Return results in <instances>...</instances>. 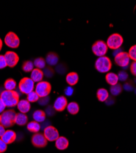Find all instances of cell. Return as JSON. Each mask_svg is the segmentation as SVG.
I'll list each match as a JSON object with an SVG mask.
<instances>
[{"instance_id":"ffe728a7","label":"cell","mask_w":136,"mask_h":153,"mask_svg":"<svg viewBox=\"0 0 136 153\" xmlns=\"http://www.w3.org/2000/svg\"><path fill=\"white\" fill-rule=\"evenodd\" d=\"M28 121V118L26 114H24L20 112L16 114L15 124L18 126H24L25 124H27Z\"/></svg>"},{"instance_id":"cb8c5ba5","label":"cell","mask_w":136,"mask_h":153,"mask_svg":"<svg viewBox=\"0 0 136 153\" xmlns=\"http://www.w3.org/2000/svg\"><path fill=\"white\" fill-rule=\"evenodd\" d=\"M67 110L69 113L73 115H75L79 111V106L78 104L75 102H71L68 104L67 106Z\"/></svg>"},{"instance_id":"5bb4252c","label":"cell","mask_w":136,"mask_h":153,"mask_svg":"<svg viewBox=\"0 0 136 153\" xmlns=\"http://www.w3.org/2000/svg\"><path fill=\"white\" fill-rule=\"evenodd\" d=\"M17 138L16 133L12 130H7L5 131L2 137L0 138L6 144H11L14 143Z\"/></svg>"},{"instance_id":"7a4b0ae2","label":"cell","mask_w":136,"mask_h":153,"mask_svg":"<svg viewBox=\"0 0 136 153\" xmlns=\"http://www.w3.org/2000/svg\"><path fill=\"white\" fill-rule=\"evenodd\" d=\"M16 112L14 110H4L1 114V122L0 124L4 126L5 128L14 126L15 124V120L16 117Z\"/></svg>"},{"instance_id":"6da1fadb","label":"cell","mask_w":136,"mask_h":153,"mask_svg":"<svg viewBox=\"0 0 136 153\" xmlns=\"http://www.w3.org/2000/svg\"><path fill=\"white\" fill-rule=\"evenodd\" d=\"M1 99L6 107H14L17 106L20 100V96L15 91L4 90L0 94Z\"/></svg>"},{"instance_id":"d590c367","label":"cell","mask_w":136,"mask_h":153,"mask_svg":"<svg viewBox=\"0 0 136 153\" xmlns=\"http://www.w3.org/2000/svg\"><path fill=\"white\" fill-rule=\"evenodd\" d=\"M7 148V145H6L3 140L0 138V153L6 152Z\"/></svg>"},{"instance_id":"9c48e42d","label":"cell","mask_w":136,"mask_h":153,"mask_svg":"<svg viewBox=\"0 0 136 153\" xmlns=\"http://www.w3.org/2000/svg\"><path fill=\"white\" fill-rule=\"evenodd\" d=\"M130 58L127 52H121L115 56L114 61L116 65L121 68H127L130 62Z\"/></svg>"},{"instance_id":"52a82bcc","label":"cell","mask_w":136,"mask_h":153,"mask_svg":"<svg viewBox=\"0 0 136 153\" xmlns=\"http://www.w3.org/2000/svg\"><path fill=\"white\" fill-rule=\"evenodd\" d=\"M93 53L98 57L105 56L107 52L108 47L106 43L103 41L99 40L96 41L92 47Z\"/></svg>"},{"instance_id":"83f0119b","label":"cell","mask_w":136,"mask_h":153,"mask_svg":"<svg viewBox=\"0 0 136 153\" xmlns=\"http://www.w3.org/2000/svg\"><path fill=\"white\" fill-rule=\"evenodd\" d=\"M33 64L34 66L39 69H44L46 66V61L42 58H37L35 59Z\"/></svg>"},{"instance_id":"2e32d148","label":"cell","mask_w":136,"mask_h":153,"mask_svg":"<svg viewBox=\"0 0 136 153\" xmlns=\"http://www.w3.org/2000/svg\"><path fill=\"white\" fill-rule=\"evenodd\" d=\"M17 106L20 112L24 114H26V113H28L31 109L30 102H29L27 100L25 99L20 100Z\"/></svg>"},{"instance_id":"7dc6e473","label":"cell","mask_w":136,"mask_h":153,"mask_svg":"<svg viewBox=\"0 0 136 153\" xmlns=\"http://www.w3.org/2000/svg\"><path fill=\"white\" fill-rule=\"evenodd\" d=\"M0 122H1V116H0Z\"/></svg>"},{"instance_id":"7c38bea8","label":"cell","mask_w":136,"mask_h":153,"mask_svg":"<svg viewBox=\"0 0 136 153\" xmlns=\"http://www.w3.org/2000/svg\"><path fill=\"white\" fill-rule=\"evenodd\" d=\"M4 56L7 66L9 68H14L17 66L20 59L17 53L12 52V51H8V52H6Z\"/></svg>"},{"instance_id":"836d02e7","label":"cell","mask_w":136,"mask_h":153,"mask_svg":"<svg viewBox=\"0 0 136 153\" xmlns=\"http://www.w3.org/2000/svg\"><path fill=\"white\" fill-rule=\"evenodd\" d=\"M49 101V97L48 96H46L44 97H40L38 100V102L41 105H45L48 104Z\"/></svg>"},{"instance_id":"f546056e","label":"cell","mask_w":136,"mask_h":153,"mask_svg":"<svg viewBox=\"0 0 136 153\" xmlns=\"http://www.w3.org/2000/svg\"><path fill=\"white\" fill-rule=\"evenodd\" d=\"M39 96L34 91H32L27 94V100L29 102H35L39 100Z\"/></svg>"},{"instance_id":"44dd1931","label":"cell","mask_w":136,"mask_h":153,"mask_svg":"<svg viewBox=\"0 0 136 153\" xmlns=\"http://www.w3.org/2000/svg\"><path fill=\"white\" fill-rule=\"evenodd\" d=\"M33 119L37 123H42L46 119V113L41 110H37L33 113Z\"/></svg>"},{"instance_id":"484cf974","label":"cell","mask_w":136,"mask_h":153,"mask_svg":"<svg viewBox=\"0 0 136 153\" xmlns=\"http://www.w3.org/2000/svg\"><path fill=\"white\" fill-rule=\"evenodd\" d=\"M16 86L17 83L15 80H14L13 79H7L4 83V87L5 90L7 91H14V90L16 88Z\"/></svg>"},{"instance_id":"8fae6325","label":"cell","mask_w":136,"mask_h":153,"mask_svg":"<svg viewBox=\"0 0 136 153\" xmlns=\"http://www.w3.org/2000/svg\"><path fill=\"white\" fill-rule=\"evenodd\" d=\"M31 142L34 146L38 148H44L48 143V141L43 134L41 133H35L34 134L31 138Z\"/></svg>"},{"instance_id":"5b68a950","label":"cell","mask_w":136,"mask_h":153,"mask_svg":"<svg viewBox=\"0 0 136 153\" xmlns=\"http://www.w3.org/2000/svg\"><path fill=\"white\" fill-rule=\"evenodd\" d=\"M51 91V85L48 82L41 81L36 85L35 92L37 94L39 97L48 96Z\"/></svg>"},{"instance_id":"bcb514c9","label":"cell","mask_w":136,"mask_h":153,"mask_svg":"<svg viewBox=\"0 0 136 153\" xmlns=\"http://www.w3.org/2000/svg\"><path fill=\"white\" fill-rule=\"evenodd\" d=\"M3 47V41L1 40V38H0V51L1 50Z\"/></svg>"},{"instance_id":"ac0fdd59","label":"cell","mask_w":136,"mask_h":153,"mask_svg":"<svg viewBox=\"0 0 136 153\" xmlns=\"http://www.w3.org/2000/svg\"><path fill=\"white\" fill-rule=\"evenodd\" d=\"M79 81V75L77 73L71 72L66 76V82L70 86H74L78 83Z\"/></svg>"},{"instance_id":"9a60e30c","label":"cell","mask_w":136,"mask_h":153,"mask_svg":"<svg viewBox=\"0 0 136 153\" xmlns=\"http://www.w3.org/2000/svg\"><path fill=\"white\" fill-rule=\"evenodd\" d=\"M55 145L59 150H65L69 146V142L67 138L64 137H59L55 141Z\"/></svg>"},{"instance_id":"4dcf8cb0","label":"cell","mask_w":136,"mask_h":153,"mask_svg":"<svg viewBox=\"0 0 136 153\" xmlns=\"http://www.w3.org/2000/svg\"><path fill=\"white\" fill-rule=\"evenodd\" d=\"M135 52H136V46L134 45L130 48V49L129 50V52L128 53L130 59H132L134 61H135L136 60Z\"/></svg>"},{"instance_id":"ee69618b","label":"cell","mask_w":136,"mask_h":153,"mask_svg":"<svg viewBox=\"0 0 136 153\" xmlns=\"http://www.w3.org/2000/svg\"><path fill=\"white\" fill-rule=\"evenodd\" d=\"M5 131H6L5 127L3 126L1 124H0V138L2 137V135L4 134Z\"/></svg>"},{"instance_id":"f1b7e54d","label":"cell","mask_w":136,"mask_h":153,"mask_svg":"<svg viewBox=\"0 0 136 153\" xmlns=\"http://www.w3.org/2000/svg\"><path fill=\"white\" fill-rule=\"evenodd\" d=\"M34 64L31 61H24L22 65V69L25 72H30L34 69Z\"/></svg>"},{"instance_id":"603a6c76","label":"cell","mask_w":136,"mask_h":153,"mask_svg":"<svg viewBox=\"0 0 136 153\" xmlns=\"http://www.w3.org/2000/svg\"><path fill=\"white\" fill-rule=\"evenodd\" d=\"M96 97L99 101L105 102L109 97V92L104 88H100L96 92Z\"/></svg>"},{"instance_id":"74e56055","label":"cell","mask_w":136,"mask_h":153,"mask_svg":"<svg viewBox=\"0 0 136 153\" xmlns=\"http://www.w3.org/2000/svg\"><path fill=\"white\" fill-rule=\"evenodd\" d=\"M74 92L73 88L71 86H68L67 88H65V90L64 91L65 94L67 95V96H71Z\"/></svg>"},{"instance_id":"4316f807","label":"cell","mask_w":136,"mask_h":153,"mask_svg":"<svg viewBox=\"0 0 136 153\" xmlns=\"http://www.w3.org/2000/svg\"><path fill=\"white\" fill-rule=\"evenodd\" d=\"M122 90H123V87L119 83H117L113 86H111L110 88V91L111 94L114 96L119 95L121 93Z\"/></svg>"},{"instance_id":"60d3db41","label":"cell","mask_w":136,"mask_h":153,"mask_svg":"<svg viewBox=\"0 0 136 153\" xmlns=\"http://www.w3.org/2000/svg\"><path fill=\"white\" fill-rule=\"evenodd\" d=\"M123 88H124L125 90L126 91H131L132 90V85L129 83H126L124 85V86H123Z\"/></svg>"},{"instance_id":"8d00e7d4","label":"cell","mask_w":136,"mask_h":153,"mask_svg":"<svg viewBox=\"0 0 136 153\" xmlns=\"http://www.w3.org/2000/svg\"><path fill=\"white\" fill-rule=\"evenodd\" d=\"M55 110L54 108L51 106H48L46 108V114H48V116H53V114H55Z\"/></svg>"},{"instance_id":"d6a6232c","label":"cell","mask_w":136,"mask_h":153,"mask_svg":"<svg viewBox=\"0 0 136 153\" xmlns=\"http://www.w3.org/2000/svg\"><path fill=\"white\" fill-rule=\"evenodd\" d=\"M43 72L44 75H45L46 77H48V78L51 77V76L54 75V70L49 67L45 68Z\"/></svg>"},{"instance_id":"f6af8a7d","label":"cell","mask_w":136,"mask_h":153,"mask_svg":"<svg viewBox=\"0 0 136 153\" xmlns=\"http://www.w3.org/2000/svg\"><path fill=\"white\" fill-rule=\"evenodd\" d=\"M121 52H122V50H121V49L120 48H118V49H117V50H115V51H114V56H115V55H117V54H118L119 53H120Z\"/></svg>"},{"instance_id":"ab89813d","label":"cell","mask_w":136,"mask_h":153,"mask_svg":"<svg viewBox=\"0 0 136 153\" xmlns=\"http://www.w3.org/2000/svg\"><path fill=\"white\" fill-rule=\"evenodd\" d=\"M6 107L3 102V100L0 99V114H1L5 110Z\"/></svg>"},{"instance_id":"e0dca14e","label":"cell","mask_w":136,"mask_h":153,"mask_svg":"<svg viewBox=\"0 0 136 153\" xmlns=\"http://www.w3.org/2000/svg\"><path fill=\"white\" fill-rule=\"evenodd\" d=\"M43 71L41 69L35 68L31 71V79L35 83V82H40L42 81V79L43 78Z\"/></svg>"},{"instance_id":"f35d334b","label":"cell","mask_w":136,"mask_h":153,"mask_svg":"<svg viewBox=\"0 0 136 153\" xmlns=\"http://www.w3.org/2000/svg\"><path fill=\"white\" fill-rule=\"evenodd\" d=\"M130 71L131 74L133 75H136V62L135 61H133L130 66Z\"/></svg>"},{"instance_id":"277c9868","label":"cell","mask_w":136,"mask_h":153,"mask_svg":"<svg viewBox=\"0 0 136 153\" xmlns=\"http://www.w3.org/2000/svg\"><path fill=\"white\" fill-rule=\"evenodd\" d=\"M106 43L108 48L115 50L120 48L123 45V38L120 34L114 33L107 38Z\"/></svg>"},{"instance_id":"d4e9b609","label":"cell","mask_w":136,"mask_h":153,"mask_svg":"<svg viewBox=\"0 0 136 153\" xmlns=\"http://www.w3.org/2000/svg\"><path fill=\"white\" fill-rule=\"evenodd\" d=\"M40 124L35 121H31L27 124V129L29 131L32 133H38L40 129Z\"/></svg>"},{"instance_id":"d6986e66","label":"cell","mask_w":136,"mask_h":153,"mask_svg":"<svg viewBox=\"0 0 136 153\" xmlns=\"http://www.w3.org/2000/svg\"><path fill=\"white\" fill-rule=\"evenodd\" d=\"M45 61L46 63H47L49 66H56L58 63L59 57L56 53L50 52L46 55Z\"/></svg>"},{"instance_id":"8992f818","label":"cell","mask_w":136,"mask_h":153,"mask_svg":"<svg viewBox=\"0 0 136 153\" xmlns=\"http://www.w3.org/2000/svg\"><path fill=\"white\" fill-rule=\"evenodd\" d=\"M18 88L23 94H28L34 90V82L31 78L24 77L20 81Z\"/></svg>"},{"instance_id":"7bdbcfd3","label":"cell","mask_w":136,"mask_h":153,"mask_svg":"<svg viewBox=\"0 0 136 153\" xmlns=\"http://www.w3.org/2000/svg\"><path fill=\"white\" fill-rule=\"evenodd\" d=\"M56 71H57L58 73H60V74H64L65 72L66 71V69L64 68H61V66L60 65H58L56 68Z\"/></svg>"},{"instance_id":"4fadbf2b","label":"cell","mask_w":136,"mask_h":153,"mask_svg":"<svg viewBox=\"0 0 136 153\" xmlns=\"http://www.w3.org/2000/svg\"><path fill=\"white\" fill-rule=\"evenodd\" d=\"M67 105L68 102L67 98L64 96H61L56 99L53 108L57 111H62L67 108Z\"/></svg>"},{"instance_id":"1f68e13d","label":"cell","mask_w":136,"mask_h":153,"mask_svg":"<svg viewBox=\"0 0 136 153\" xmlns=\"http://www.w3.org/2000/svg\"><path fill=\"white\" fill-rule=\"evenodd\" d=\"M117 76L118 78V80H120L121 82H125V81L127 80V79H128V73L124 71H121L119 72Z\"/></svg>"},{"instance_id":"7402d4cb","label":"cell","mask_w":136,"mask_h":153,"mask_svg":"<svg viewBox=\"0 0 136 153\" xmlns=\"http://www.w3.org/2000/svg\"><path fill=\"white\" fill-rule=\"evenodd\" d=\"M106 82L111 86H113L117 84L119 81L117 75L113 72H109L106 74Z\"/></svg>"},{"instance_id":"ba28073f","label":"cell","mask_w":136,"mask_h":153,"mask_svg":"<svg viewBox=\"0 0 136 153\" xmlns=\"http://www.w3.org/2000/svg\"><path fill=\"white\" fill-rule=\"evenodd\" d=\"M4 43L10 48H17L20 45V40L18 36L15 33L10 31L5 36Z\"/></svg>"},{"instance_id":"e575fe53","label":"cell","mask_w":136,"mask_h":153,"mask_svg":"<svg viewBox=\"0 0 136 153\" xmlns=\"http://www.w3.org/2000/svg\"><path fill=\"white\" fill-rule=\"evenodd\" d=\"M7 66V63L4 56L3 55H0V69H3Z\"/></svg>"},{"instance_id":"30bf717a","label":"cell","mask_w":136,"mask_h":153,"mask_svg":"<svg viewBox=\"0 0 136 153\" xmlns=\"http://www.w3.org/2000/svg\"><path fill=\"white\" fill-rule=\"evenodd\" d=\"M43 135L47 141L54 142L59 137V133L56 127L52 126H48L44 129Z\"/></svg>"},{"instance_id":"3957f363","label":"cell","mask_w":136,"mask_h":153,"mask_svg":"<svg viewBox=\"0 0 136 153\" xmlns=\"http://www.w3.org/2000/svg\"><path fill=\"white\" fill-rule=\"evenodd\" d=\"M112 64L109 58L106 56L98 57L95 61V69L100 73L108 72L112 68Z\"/></svg>"},{"instance_id":"b9f144b4","label":"cell","mask_w":136,"mask_h":153,"mask_svg":"<svg viewBox=\"0 0 136 153\" xmlns=\"http://www.w3.org/2000/svg\"><path fill=\"white\" fill-rule=\"evenodd\" d=\"M106 104L109 105H112L114 102V99H112V97H109L107 98V99L105 101Z\"/></svg>"}]
</instances>
